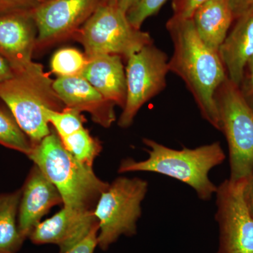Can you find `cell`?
<instances>
[{
	"mask_svg": "<svg viewBox=\"0 0 253 253\" xmlns=\"http://www.w3.org/2000/svg\"><path fill=\"white\" fill-rule=\"evenodd\" d=\"M168 0H139L126 12L129 23L134 28L141 29L144 21L157 14Z\"/></svg>",
	"mask_w": 253,
	"mask_h": 253,
	"instance_id": "23",
	"label": "cell"
},
{
	"mask_svg": "<svg viewBox=\"0 0 253 253\" xmlns=\"http://www.w3.org/2000/svg\"><path fill=\"white\" fill-rule=\"evenodd\" d=\"M206 1L208 0H173L172 17L179 19L191 18L196 9Z\"/></svg>",
	"mask_w": 253,
	"mask_h": 253,
	"instance_id": "24",
	"label": "cell"
},
{
	"mask_svg": "<svg viewBox=\"0 0 253 253\" xmlns=\"http://www.w3.org/2000/svg\"><path fill=\"white\" fill-rule=\"evenodd\" d=\"M46 116L60 139L84 127V118L81 113L74 109L66 107L60 111L46 109Z\"/></svg>",
	"mask_w": 253,
	"mask_h": 253,
	"instance_id": "22",
	"label": "cell"
},
{
	"mask_svg": "<svg viewBox=\"0 0 253 253\" xmlns=\"http://www.w3.org/2000/svg\"><path fill=\"white\" fill-rule=\"evenodd\" d=\"M59 205L63 200L59 191L34 164L21 189L18 208V227L23 237H29L42 217Z\"/></svg>",
	"mask_w": 253,
	"mask_h": 253,
	"instance_id": "13",
	"label": "cell"
},
{
	"mask_svg": "<svg viewBox=\"0 0 253 253\" xmlns=\"http://www.w3.org/2000/svg\"><path fill=\"white\" fill-rule=\"evenodd\" d=\"M61 141L70 154L80 162L91 167L102 150L101 142L93 137L84 126L70 135L61 138Z\"/></svg>",
	"mask_w": 253,
	"mask_h": 253,
	"instance_id": "19",
	"label": "cell"
},
{
	"mask_svg": "<svg viewBox=\"0 0 253 253\" xmlns=\"http://www.w3.org/2000/svg\"><path fill=\"white\" fill-rule=\"evenodd\" d=\"M101 0H46L33 10L38 28L36 50L74 35L89 19Z\"/></svg>",
	"mask_w": 253,
	"mask_h": 253,
	"instance_id": "10",
	"label": "cell"
},
{
	"mask_svg": "<svg viewBox=\"0 0 253 253\" xmlns=\"http://www.w3.org/2000/svg\"><path fill=\"white\" fill-rule=\"evenodd\" d=\"M98 233L99 227L91 231L85 239L73 246L66 252L60 253H94L95 249L98 246Z\"/></svg>",
	"mask_w": 253,
	"mask_h": 253,
	"instance_id": "27",
	"label": "cell"
},
{
	"mask_svg": "<svg viewBox=\"0 0 253 253\" xmlns=\"http://www.w3.org/2000/svg\"><path fill=\"white\" fill-rule=\"evenodd\" d=\"M99 227L94 212H81L63 207L52 217L41 221L29 236L35 244H54L66 252Z\"/></svg>",
	"mask_w": 253,
	"mask_h": 253,
	"instance_id": "12",
	"label": "cell"
},
{
	"mask_svg": "<svg viewBox=\"0 0 253 253\" xmlns=\"http://www.w3.org/2000/svg\"><path fill=\"white\" fill-rule=\"evenodd\" d=\"M53 83L42 65L33 61L12 78L0 82V100L9 108L32 147L51 132L46 110L65 109Z\"/></svg>",
	"mask_w": 253,
	"mask_h": 253,
	"instance_id": "4",
	"label": "cell"
},
{
	"mask_svg": "<svg viewBox=\"0 0 253 253\" xmlns=\"http://www.w3.org/2000/svg\"><path fill=\"white\" fill-rule=\"evenodd\" d=\"M191 18L200 38L217 52L235 20L228 0H208L196 9Z\"/></svg>",
	"mask_w": 253,
	"mask_h": 253,
	"instance_id": "17",
	"label": "cell"
},
{
	"mask_svg": "<svg viewBox=\"0 0 253 253\" xmlns=\"http://www.w3.org/2000/svg\"><path fill=\"white\" fill-rule=\"evenodd\" d=\"M33 11L0 14V54L14 72L33 62L38 36Z\"/></svg>",
	"mask_w": 253,
	"mask_h": 253,
	"instance_id": "11",
	"label": "cell"
},
{
	"mask_svg": "<svg viewBox=\"0 0 253 253\" xmlns=\"http://www.w3.org/2000/svg\"><path fill=\"white\" fill-rule=\"evenodd\" d=\"M116 0H101V2L106 3V4H114Z\"/></svg>",
	"mask_w": 253,
	"mask_h": 253,
	"instance_id": "32",
	"label": "cell"
},
{
	"mask_svg": "<svg viewBox=\"0 0 253 253\" xmlns=\"http://www.w3.org/2000/svg\"><path fill=\"white\" fill-rule=\"evenodd\" d=\"M143 142L147 146V159H123L118 173L150 172L170 176L191 186L198 197L204 201H208L215 194L217 186L210 179L209 173L225 160L220 143L216 141L195 149L176 150L148 138H144Z\"/></svg>",
	"mask_w": 253,
	"mask_h": 253,
	"instance_id": "2",
	"label": "cell"
},
{
	"mask_svg": "<svg viewBox=\"0 0 253 253\" xmlns=\"http://www.w3.org/2000/svg\"><path fill=\"white\" fill-rule=\"evenodd\" d=\"M234 19L253 8V0H228Z\"/></svg>",
	"mask_w": 253,
	"mask_h": 253,
	"instance_id": "28",
	"label": "cell"
},
{
	"mask_svg": "<svg viewBox=\"0 0 253 253\" xmlns=\"http://www.w3.org/2000/svg\"><path fill=\"white\" fill-rule=\"evenodd\" d=\"M14 74V71L11 65L0 54V82L10 79Z\"/></svg>",
	"mask_w": 253,
	"mask_h": 253,
	"instance_id": "30",
	"label": "cell"
},
{
	"mask_svg": "<svg viewBox=\"0 0 253 253\" xmlns=\"http://www.w3.org/2000/svg\"><path fill=\"white\" fill-rule=\"evenodd\" d=\"M236 21L219 46L218 54L228 78L240 86L246 65L253 56V8Z\"/></svg>",
	"mask_w": 253,
	"mask_h": 253,
	"instance_id": "15",
	"label": "cell"
},
{
	"mask_svg": "<svg viewBox=\"0 0 253 253\" xmlns=\"http://www.w3.org/2000/svg\"><path fill=\"white\" fill-rule=\"evenodd\" d=\"M73 38L81 43L87 59L115 54L127 59L144 46L154 44L149 33L129 23L126 12L116 5L101 1Z\"/></svg>",
	"mask_w": 253,
	"mask_h": 253,
	"instance_id": "5",
	"label": "cell"
},
{
	"mask_svg": "<svg viewBox=\"0 0 253 253\" xmlns=\"http://www.w3.org/2000/svg\"><path fill=\"white\" fill-rule=\"evenodd\" d=\"M166 28L174 47L168 62L169 72L184 82L203 118L220 130L214 97L218 88L228 77L219 54L200 38L192 18L179 19L172 16Z\"/></svg>",
	"mask_w": 253,
	"mask_h": 253,
	"instance_id": "1",
	"label": "cell"
},
{
	"mask_svg": "<svg viewBox=\"0 0 253 253\" xmlns=\"http://www.w3.org/2000/svg\"><path fill=\"white\" fill-rule=\"evenodd\" d=\"M41 0H0V14L20 11H33Z\"/></svg>",
	"mask_w": 253,
	"mask_h": 253,
	"instance_id": "25",
	"label": "cell"
},
{
	"mask_svg": "<svg viewBox=\"0 0 253 253\" xmlns=\"http://www.w3.org/2000/svg\"><path fill=\"white\" fill-rule=\"evenodd\" d=\"M87 63V58L75 48H63L58 50L51 59V72L58 78L81 76Z\"/></svg>",
	"mask_w": 253,
	"mask_h": 253,
	"instance_id": "21",
	"label": "cell"
},
{
	"mask_svg": "<svg viewBox=\"0 0 253 253\" xmlns=\"http://www.w3.org/2000/svg\"><path fill=\"white\" fill-rule=\"evenodd\" d=\"M42 1H46V0H41Z\"/></svg>",
	"mask_w": 253,
	"mask_h": 253,
	"instance_id": "33",
	"label": "cell"
},
{
	"mask_svg": "<svg viewBox=\"0 0 253 253\" xmlns=\"http://www.w3.org/2000/svg\"><path fill=\"white\" fill-rule=\"evenodd\" d=\"M245 180L226 179L217 186L215 218L219 236L216 253H253V217L244 199Z\"/></svg>",
	"mask_w": 253,
	"mask_h": 253,
	"instance_id": "9",
	"label": "cell"
},
{
	"mask_svg": "<svg viewBox=\"0 0 253 253\" xmlns=\"http://www.w3.org/2000/svg\"><path fill=\"white\" fill-rule=\"evenodd\" d=\"M126 60V99L118 122L122 128L131 126L141 107L164 90L169 72L167 54L154 44Z\"/></svg>",
	"mask_w": 253,
	"mask_h": 253,
	"instance_id": "8",
	"label": "cell"
},
{
	"mask_svg": "<svg viewBox=\"0 0 253 253\" xmlns=\"http://www.w3.org/2000/svg\"><path fill=\"white\" fill-rule=\"evenodd\" d=\"M28 158L59 191L63 207L94 212L101 194L109 184L95 174L92 167L80 162L65 149L56 131L33 146Z\"/></svg>",
	"mask_w": 253,
	"mask_h": 253,
	"instance_id": "3",
	"label": "cell"
},
{
	"mask_svg": "<svg viewBox=\"0 0 253 253\" xmlns=\"http://www.w3.org/2000/svg\"><path fill=\"white\" fill-rule=\"evenodd\" d=\"M53 86L65 107L89 113L96 124L109 128L116 121L115 106L82 76L58 78Z\"/></svg>",
	"mask_w": 253,
	"mask_h": 253,
	"instance_id": "14",
	"label": "cell"
},
{
	"mask_svg": "<svg viewBox=\"0 0 253 253\" xmlns=\"http://www.w3.org/2000/svg\"><path fill=\"white\" fill-rule=\"evenodd\" d=\"M139 1V0H116L114 5H116L120 9L126 13Z\"/></svg>",
	"mask_w": 253,
	"mask_h": 253,
	"instance_id": "31",
	"label": "cell"
},
{
	"mask_svg": "<svg viewBox=\"0 0 253 253\" xmlns=\"http://www.w3.org/2000/svg\"><path fill=\"white\" fill-rule=\"evenodd\" d=\"M81 76L105 98L116 106L124 108L126 99V82L121 56L102 54L89 58Z\"/></svg>",
	"mask_w": 253,
	"mask_h": 253,
	"instance_id": "16",
	"label": "cell"
},
{
	"mask_svg": "<svg viewBox=\"0 0 253 253\" xmlns=\"http://www.w3.org/2000/svg\"><path fill=\"white\" fill-rule=\"evenodd\" d=\"M239 88L248 104L253 109V56L246 65Z\"/></svg>",
	"mask_w": 253,
	"mask_h": 253,
	"instance_id": "26",
	"label": "cell"
},
{
	"mask_svg": "<svg viewBox=\"0 0 253 253\" xmlns=\"http://www.w3.org/2000/svg\"><path fill=\"white\" fill-rule=\"evenodd\" d=\"M214 98L220 131L229 146V179L245 180L253 170V109L239 86L228 78L218 88Z\"/></svg>",
	"mask_w": 253,
	"mask_h": 253,
	"instance_id": "7",
	"label": "cell"
},
{
	"mask_svg": "<svg viewBox=\"0 0 253 253\" xmlns=\"http://www.w3.org/2000/svg\"><path fill=\"white\" fill-rule=\"evenodd\" d=\"M0 145L26 156L32 149L31 141L18 126L9 108L1 104H0Z\"/></svg>",
	"mask_w": 253,
	"mask_h": 253,
	"instance_id": "20",
	"label": "cell"
},
{
	"mask_svg": "<svg viewBox=\"0 0 253 253\" xmlns=\"http://www.w3.org/2000/svg\"><path fill=\"white\" fill-rule=\"evenodd\" d=\"M21 189L0 194V253H17L25 239L18 227Z\"/></svg>",
	"mask_w": 253,
	"mask_h": 253,
	"instance_id": "18",
	"label": "cell"
},
{
	"mask_svg": "<svg viewBox=\"0 0 253 253\" xmlns=\"http://www.w3.org/2000/svg\"><path fill=\"white\" fill-rule=\"evenodd\" d=\"M244 196L247 207L253 217V170L245 180Z\"/></svg>",
	"mask_w": 253,
	"mask_h": 253,
	"instance_id": "29",
	"label": "cell"
},
{
	"mask_svg": "<svg viewBox=\"0 0 253 253\" xmlns=\"http://www.w3.org/2000/svg\"><path fill=\"white\" fill-rule=\"evenodd\" d=\"M149 189L147 181L120 176L100 196L94 211L99 222L98 246L106 251L121 236L136 234L141 203Z\"/></svg>",
	"mask_w": 253,
	"mask_h": 253,
	"instance_id": "6",
	"label": "cell"
}]
</instances>
